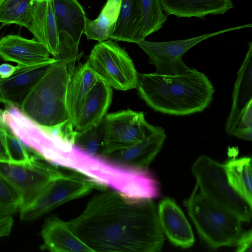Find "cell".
<instances>
[{
	"mask_svg": "<svg viewBox=\"0 0 252 252\" xmlns=\"http://www.w3.org/2000/svg\"><path fill=\"white\" fill-rule=\"evenodd\" d=\"M71 230L94 252H157L164 236L152 199H131L113 190L94 196Z\"/></svg>",
	"mask_w": 252,
	"mask_h": 252,
	"instance_id": "cell-1",
	"label": "cell"
},
{
	"mask_svg": "<svg viewBox=\"0 0 252 252\" xmlns=\"http://www.w3.org/2000/svg\"><path fill=\"white\" fill-rule=\"evenodd\" d=\"M136 89L155 111L176 116L203 111L211 104L215 92L208 78L195 68L173 76L138 73Z\"/></svg>",
	"mask_w": 252,
	"mask_h": 252,
	"instance_id": "cell-2",
	"label": "cell"
},
{
	"mask_svg": "<svg viewBox=\"0 0 252 252\" xmlns=\"http://www.w3.org/2000/svg\"><path fill=\"white\" fill-rule=\"evenodd\" d=\"M52 164L76 171L101 188L108 187L125 195L131 194L138 183L139 175L135 169L119 166L104 158L90 156L70 144L58 150Z\"/></svg>",
	"mask_w": 252,
	"mask_h": 252,
	"instance_id": "cell-3",
	"label": "cell"
},
{
	"mask_svg": "<svg viewBox=\"0 0 252 252\" xmlns=\"http://www.w3.org/2000/svg\"><path fill=\"white\" fill-rule=\"evenodd\" d=\"M187 206L198 234L207 245L214 249L235 246L242 232V221L203 196L197 185Z\"/></svg>",
	"mask_w": 252,
	"mask_h": 252,
	"instance_id": "cell-4",
	"label": "cell"
},
{
	"mask_svg": "<svg viewBox=\"0 0 252 252\" xmlns=\"http://www.w3.org/2000/svg\"><path fill=\"white\" fill-rule=\"evenodd\" d=\"M191 171L199 192L203 196L231 212L242 221H251L252 206L229 184L224 164L202 155L193 164Z\"/></svg>",
	"mask_w": 252,
	"mask_h": 252,
	"instance_id": "cell-5",
	"label": "cell"
},
{
	"mask_svg": "<svg viewBox=\"0 0 252 252\" xmlns=\"http://www.w3.org/2000/svg\"><path fill=\"white\" fill-rule=\"evenodd\" d=\"M75 62L57 60L28 95L20 108L26 116L37 110L67 114L66 97Z\"/></svg>",
	"mask_w": 252,
	"mask_h": 252,
	"instance_id": "cell-6",
	"label": "cell"
},
{
	"mask_svg": "<svg viewBox=\"0 0 252 252\" xmlns=\"http://www.w3.org/2000/svg\"><path fill=\"white\" fill-rule=\"evenodd\" d=\"M87 62L111 87L121 91L136 88L138 73L134 63L126 50L113 40L94 45Z\"/></svg>",
	"mask_w": 252,
	"mask_h": 252,
	"instance_id": "cell-7",
	"label": "cell"
},
{
	"mask_svg": "<svg viewBox=\"0 0 252 252\" xmlns=\"http://www.w3.org/2000/svg\"><path fill=\"white\" fill-rule=\"evenodd\" d=\"M100 188L96 183L79 173L63 174L51 182L28 206L21 209L20 219L30 221L59 206Z\"/></svg>",
	"mask_w": 252,
	"mask_h": 252,
	"instance_id": "cell-8",
	"label": "cell"
},
{
	"mask_svg": "<svg viewBox=\"0 0 252 252\" xmlns=\"http://www.w3.org/2000/svg\"><path fill=\"white\" fill-rule=\"evenodd\" d=\"M0 173L18 192L21 199L20 210L31 203L51 182L63 174L34 157L23 162L0 159Z\"/></svg>",
	"mask_w": 252,
	"mask_h": 252,
	"instance_id": "cell-9",
	"label": "cell"
},
{
	"mask_svg": "<svg viewBox=\"0 0 252 252\" xmlns=\"http://www.w3.org/2000/svg\"><path fill=\"white\" fill-rule=\"evenodd\" d=\"M252 26V24L242 25L189 39L170 41L152 42L144 39L136 44L149 57V63L156 66L155 73L161 75H177L190 69L184 63L182 57L198 43L223 32Z\"/></svg>",
	"mask_w": 252,
	"mask_h": 252,
	"instance_id": "cell-10",
	"label": "cell"
},
{
	"mask_svg": "<svg viewBox=\"0 0 252 252\" xmlns=\"http://www.w3.org/2000/svg\"><path fill=\"white\" fill-rule=\"evenodd\" d=\"M104 118L105 123L104 156L141 142L158 128L146 121L142 112L130 109L110 113Z\"/></svg>",
	"mask_w": 252,
	"mask_h": 252,
	"instance_id": "cell-11",
	"label": "cell"
},
{
	"mask_svg": "<svg viewBox=\"0 0 252 252\" xmlns=\"http://www.w3.org/2000/svg\"><path fill=\"white\" fill-rule=\"evenodd\" d=\"M57 61L30 66L19 65L13 74L7 78L0 77V103L5 106L20 108L34 86L43 76L49 66Z\"/></svg>",
	"mask_w": 252,
	"mask_h": 252,
	"instance_id": "cell-12",
	"label": "cell"
},
{
	"mask_svg": "<svg viewBox=\"0 0 252 252\" xmlns=\"http://www.w3.org/2000/svg\"><path fill=\"white\" fill-rule=\"evenodd\" d=\"M166 135L160 126L142 141L130 147L104 156L102 158L119 166L148 169L149 165L162 148Z\"/></svg>",
	"mask_w": 252,
	"mask_h": 252,
	"instance_id": "cell-13",
	"label": "cell"
},
{
	"mask_svg": "<svg viewBox=\"0 0 252 252\" xmlns=\"http://www.w3.org/2000/svg\"><path fill=\"white\" fill-rule=\"evenodd\" d=\"M46 47L35 38L28 39L9 34L0 39V58L18 65L30 66L50 61Z\"/></svg>",
	"mask_w": 252,
	"mask_h": 252,
	"instance_id": "cell-14",
	"label": "cell"
},
{
	"mask_svg": "<svg viewBox=\"0 0 252 252\" xmlns=\"http://www.w3.org/2000/svg\"><path fill=\"white\" fill-rule=\"evenodd\" d=\"M27 29L54 58L58 56L60 35L53 0H32V19Z\"/></svg>",
	"mask_w": 252,
	"mask_h": 252,
	"instance_id": "cell-15",
	"label": "cell"
},
{
	"mask_svg": "<svg viewBox=\"0 0 252 252\" xmlns=\"http://www.w3.org/2000/svg\"><path fill=\"white\" fill-rule=\"evenodd\" d=\"M158 213L162 230L172 244L184 249L193 245L195 240L190 225L173 199H162Z\"/></svg>",
	"mask_w": 252,
	"mask_h": 252,
	"instance_id": "cell-16",
	"label": "cell"
},
{
	"mask_svg": "<svg viewBox=\"0 0 252 252\" xmlns=\"http://www.w3.org/2000/svg\"><path fill=\"white\" fill-rule=\"evenodd\" d=\"M112 98L111 87L100 77L84 100L73 124L75 130H83L106 115Z\"/></svg>",
	"mask_w": 252,
	"mask_h": 252,
	"instance_id": "cell-17",
	"label": "cell"
},
{
	"mask_svg": "<svg viewBox=\"0 0 252 252\" xmlns=\"http://www.w3.org/2000/svg\"><path fill=\"white\" fill-rule=\"evenodd\" d=\"M42 248L52 252H94L70 229L68 222L57 217L45 221L41 230Z\"/></svg>",
	"mask_w": 252,
	"mask_h": 252,
	"instance_id": "cell-18",
	"label": "cell"
},
{
	"mask_svg": "<svg viewBox=\"0 0 252 252\" xmlns=\"http://www.w3.org/2000/svg\"><path fill=\"white\" fill-rule=\"evenodd\" d=\"M252 101V42H250L234 84L231 109L225 124L228 134L232 136L243 111Z\"/></svg>",
	"mask_w": 252,
	"mask_h": 252,
	"instance_id": "cell-19",
	"label": "cell"
},
{
	"mask_svg": "<svg viewBox=\"0 0 252 252\" xmlns=\"http://www.w3.org/2000/svg\"><path fill=\"white\" fill-rule=\"evenodd\" d=\"M99 78L87 62L79 63L74 68L68 83L66 97L68 119L72 126L84 100Z\"/></svg>",
	"mask_w": 252,
	"mask_h": 252,
	"instance_id": "cell-20",
	"label": "cell"
},
{
	"mask_svg": "<svg viewBox=\"0 0 252 252\" xmlns=\"http://www.w3.org/2000/svg\"><path fill=\"white\" fill-rule=\"evenodd\" d=\"M167 15L204 19L207 15L224 14L234 7L232 0H160Z\"/></svg>",
	"mask_w": 252,
	"mask_h": 252,
	"instance_id": "cell-21",
	"label": "cell"
},
{
	"mask_svg": "<svg viewBox=\"0 0 252 252\" xmlns=\"http://www.w3.org/2000/svg\"><path fill=\"white\" fill-rule=\"evenodd\" d=\"M53 4L59 32L67 33L79 44L87 18L83 7L77 0H53Z\"/></svg>",
	"mask_w": 252,
	"mask_h": 252,
	"instance_id": "cell-22",
	"label": "cell"
},
{
	"mask_svg": "<svg viewBox=\"0 0 252 252\" xmlns=\"http://www.w3.org/2000/svg\"><path fill=\"white\" fill-rule=\"evenodd\" d=\"M141 0H121L119 17L111 39L135 43L142 40Z\"/></svg>",
	"mask_w": 252,
	"mask_h": 252,
	"instance_id": "cell-23",
	"label": "cell"
},
{
	"mask_svg": "<svg viewBox=\"0 0 252 252\" xmlns=\"http://www.w3.org/2000/svg\"><path fill=\"white\" fill-rule=\"evenodd\" d=\"M121 0H108L98 17L86 18L84 33L87 39L102 42L111 38L119 17Z\"/></svg>",
	"mask_w": 252,
	"mask_h": 252,
	"instance_id": "cell-24",
	"label": "cell"
},
{
	"mask_svg": "<svg viewBox=\"0 0 252 252\" xmlns=\"http://www.w3.org/2000/svg\"><path fill=\"white\" fill-rule=\"evenodd\" d=\"M227 180L233 189L250 205L252 204V159L243 157L224 164Z\"/></svg>",
	"mask_w": 252,
	"mask_h": 252,
	"instance_id": "cell-25",
	"label": "cell"
},
{
	"mask_svg": "<svg viewBox=\"0 0 252 252\" xmlns=\"http://www.w3.org/2000/svg\"><path fill=\"white\" fill-rule=\"evenodd\" d=\"M105 123L104 118L88 128L75 132L72 144L80 151L92 157L104 155Z\"/></svg>",
	"mask_w": 252,
	"mask_h": 252,
	"instance_id": "cell-26",
	"label": "cell"
},
{
	"mask_svg": "<svg viewBox=\"0 0 252 252\" xmlns=\"http://www.w3.org/2000/svg\"><path fill=\"white\" fill-rule=\"evenodd\" d=\"M32 0H4L0 5V23L28 28L32 19Z\"/></svg>",
	"mask_w": 252,
	"mask_h": 252,
	"instance_id": "cell-27",
	"label": "cell"
},
{
	"mask_svg": "<svg viewBox=\"0 0 252 252\" xmlns=\"http://www.w3.org/2000/svg\"><path fill=\"white\" fill-rule=\"evenodd\" d=\"M141 37L142 40L159 30L167 20L160 0H141Z\"/></svg>",
	"mask_w": 252,
	"mask_h": 252,
	"instance_id": "cell-28",
	"label": "cell"
},
{
	"mask_svg": "<svg viewBox=\"0 0 252 252\" xmlns=\"http://www.w3.org/2000/svg\"><path fill=\"white\" fill-rule=\"evenodd\" d=\"M2 136L7 160L14 162H23L29 160L33 157L7 126L3 130Z\"/></svg>",
	"mask_w": 252,
	"mask_h": 252,
	"instance_id": "cell-29",
	"label": "cell"
},
{
	"mask_svg": "<svg viewBox=\"0 0 252 252\" xmlns=\"http://www.w3.org/2000/svg\"><path fill=\"white\" fill-rule=\"evenodd\" d=\"M21 207V199L18 192L0 173V208L13 214L19 211Z\"/></svg>",
	"mask_w": 252,
	"mask_h": 252,
	"instance_id": "cell-30",
	"label": "cell"
},
{
	"mask_svg": "<svg viewBox=\"0 0 252 252\" xmlns=\"http://www.w3.org/2000/svg\"><path fill=\"white\" fill-rule=\"evenodd\" d=\"M232 136L245 140H252V101L243 111Z\"/></svg>",
	"mask_w": 252,
	"mask_h": 252,
	"instance_id": "cell-31",
	"label": "cell"
},
{
	"mask_svg": "<svg viewBox=\"0 0 252 252\" xmlns=\"http://www.w3.org/2000/svg\"><path fill=\"white\" fill-rule=\"evenodd\" d=\"M252 229L242 232L239 237L235 246L237 252H251L252 251Z\"/></svg>",
	"mask_w": 252,
	"mask_h": 252,
	"instance_id": "cell-32",
	"label": "cell"
},
{
	"mask_svg": "<svg viewBox=\"0 0 252 252\" xmlns=\"http://www.w3.org/2000/svg\"><path fill=\"white\" fill-rule=\"evenodd\" d=\"M13 219L12 215L0 218V238L8 236L12 229Z\"/></svg>",
	"mask_w": 252,
	"mask_h": 252,
	"instance_id": "cell-33",
	"label": "cell"
},
{
	"mask_svg": "<svg viewBox=\"0 0 252 252\" xmlns=\"http://www.w3.org/2000/svg\"><path fill=\"white\" fill-rule=\"evenodd\" d=\"M19 65L13 66L9 63H4L0 65V77L7 78L12 75L18 68Z\"/></svg>",
	"mask_w": 252,
	"mask_h": 252,
	"instance_id": "cell-34",
	"label": "cell"
},
{
	"mask_svg": "<svg viewBox=\"0 0 252 252\" xmlns=\"http://www.w3.org/2000/svg\"><path fill=\"white\" fill-rule=\"evenodd\" d=\"M2 132L0 133V159H7L6 152L3 139Z\"/></svg>",
	"mask_w": 252,
	"mask_h": 252,
	"instance_id": "cell-35",
	"label": "cell"
},
{
	"mask_svg": "<svg viewBox=\"0 0 252 252\" xmlns=\"http://www.w3.org/2000/svg\"><path fill=\"white\" fill-rule=\"evenodd\" d=\"M3 119V111L0 108V133L3 131V130L6 127Z\"/></svg>",
	"mask_w": 252,
	"mask_h": 252,
	"instance_id": "cell-36",
	"label": "cell"
},
{
	"mask_svg": "<svg viewBox=\"0 0 252 252\" xmlns=\"http://www.w3.org/2000/svg\"><path fill=\"white\" fill-rule=\"evenodd\" d=\"M12 214L9 212L1 208H0V218L2 217L6 216L12 215Z\"/></svg>",
	"mask_w": 252,
	"mask_h": 252,
	"instance_id": "cell-37",
	"label": "cell"
},
{
	"mask_svg": "<svg viewBox=\"0 0 252 252\" xmlns=\"http://www.w3.org/2000/svg\"><path fill=\"white\" fill-rule=\"evenodd\" d=\"M4 0H0V5Z\"/></svg>",
	"mask_w": 252,
	"mask_h": 252,
	"instance_id": "cell-38",
	"label": "cell"
},
{
	"mask_svg": "<svg viewBox=\"0 0 252 252\" xmlns=\"http://www.w3.org/2000/svg\"></svg>",
	"mask_w": 252,
	"mask_h": 252,
	"instance_id": "cell-39",
	"label": "cell"
}]
</instances>
